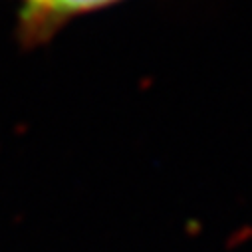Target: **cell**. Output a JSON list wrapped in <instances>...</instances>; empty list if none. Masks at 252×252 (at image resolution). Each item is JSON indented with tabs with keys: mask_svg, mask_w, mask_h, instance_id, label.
<instances>
[{
	"mask_svg": "<svg viewBox=\"0 0 252 252\" xmlns=\"http://www.w3.org/2000/svg\"><path fill=\"white\" fill-rule=\"evenodd\" d=\"M123 0H18L20 34L28 44L42 42L58 32L72 18L90 14Z\"/></svg>",
	"mask_w": 252,
	"mask_h": 252,
	"instance_id": "1",
	"label": "cell"
}]
</instances>
